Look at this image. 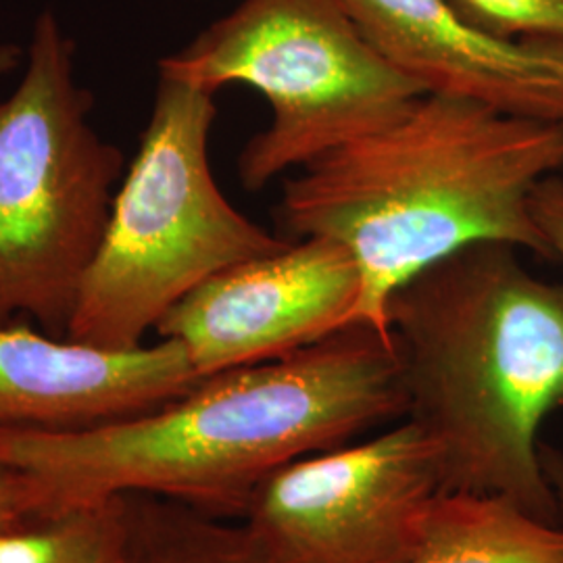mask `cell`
Masks as SVG:
<instances>
[{
  "label": "cell",
  "mask_w": 563,
  "mask_h": 563,
  "mask_svg": "<svg viewBox=\"0 0 563 563\" xmlns=\"http://www.w3.org/2000/svg\"><path fill=\"white\" fill-rule=\"evenodd\" d=\"M159 76L209 92L244 84L269 102V125L239 157L251 192L397 120L426 95L384 59L342 0H241L159 60Z\"/></svg>",
  "instance_id": "8992f818"
},
{
  "label": "cell",
  "mask_w": 563,
  "mask_h": 563,
  "mask_svg": "<svg viewBox=\"0 0 563 563\" xmlns=\"http://www.w3.org/2000/svg\"><path fill=\"white\" fill-rule=\"evenodd\" d=\"M121 499L120 563H282L242 520L144 493Z\"/></svg>",
  "instance_id": "7c38bea8"
},
{
  "label": "cell",
  "mask_w": 563,
  "mask_h": 563,
  "mask_svg": "<svg viewBox=\"0 0 563 563\" xmlns=\"http://www.w3.org/2000/svg\"><path fill=\"white\" fill-rule=\"evenodd\" d=\"M76 44L46 9L15 90L0 99V325L67 339L115 199L123 153L92 123Z\"/></svg>",
  "instance_id": "5b68a950"
},
{
  "label": "cell",
  "mask_w": 563,
  "mask_h": 563,
  "mask_svg": "<svg viewBox=\"0 0 563 563\" xmlns=\"http://www.w3.org/2000/svg\"><path fill=\"white\" fill-rule=\"evenodd\" d=\"M472 23L504 38L562 42L563 0H451Z\"/></svg>",
  "instance_id": "5bb4252c"
},
{
  "label": "cell",
  "mask_w": 563,
  "mask_h": 563,
  "mask_svg": "<svg viewBox=\"0 0 563 563\" xmlns=\"http://www.w3.org/2000/svg\"><path fill=\"white\" fill-rule=\"evenodd\" d=\"M516 246L481 242L432 263L388 302L407 418L439 446L443 490L497 495L562 522L541 430L563 407V284Z\"/></svg>",
  "instance_id": "3957f363"
},
{
  "label": "cell",
  "mask_w": 563,
  "mask_h": 563,
  "mask_svg": "<svg viewBox=\"0 0 563 563\" xmlns=\"http://www.w3.org/2000/svg\"><path fill=\"white\" fill-rule=\"evenodd\" d=\"M199 380L184 346L169 339L102 349L0 325V432L118 422L178 399Z\"/></svg>",
  "instance_id": "30bf717a"
},
{
  "label": "cell",
  "mask_w": 563,
  "mask_h": 563,
  "mask_svg": "<svg viewBox=\"0 0 563 563\" xmlns=\"http://www.w3.org/2000/svg\"><path fill=\"white\" fill-rule=\"evenodd\" d=\"M441 490L439 446L402 418L286 463L255 490L241 520L282 563H405Z\"/></svg>",
  "instance_id": "52a82bcc"
},
{
  "label": "cell",
  "mask_w": 563,
  "mask_h": 563,
  "mask_svg": "<svg viewBox=\"0 0 563 563\" xmlns=\"http://www.w3.org/2000/svg\"><path fill=\"white\" fill-rule=\"evenodd\" d=\"M363 34L426 92L563 125L562 42L504 38L451 0H342Z\"/></svg>",
  "instance_id": "9c48e42d"
},
{
  "label": "cell",
  "mask_w": 563,
  "mask_h": 563,
  "mask_svg": "<svg viewBox=\"0 0 563 563\" xmlns=\"http://www.w3.org/2000/svg\"><path fill=\"white\" fill-rule=\"evenodd\" d=\"M23 57V51L15 44H0V78L11 74L13 69H18L21 65Z\"/></svg>",
  "instance_id": "ac0fdd59"
},
{
  "label": "cell",
  "mask_w": 563,
  "mask_h": 563,
  "mask_svg": "<svg viewBox=\"0 0 563 563\" xmlns=\"http://www.w3.org/2000/svg\"><path fill=\"white\" fill-rule=\"evenodd\" d=\"M362 274L330 239H299L202 282L157 325L205 378L280 360L353 323Z\"/></svg>",
  "instance_id": "ba28073f"
},
{
  "label": "cell",
  "mask_w": 563,
  "mask_h": 563,
  "mask_svg": "<svg viewBox=\"0 0 563 563\" xmlns=\"http://www.w3.org/2000/svg\"><path fill=\"white\" fill-rule=\"evenodd\" d=\"M393 334L351 323L280 360L205 376L178 399L84 430L0 432V462L34 484L44 516L144 493L241 520L286 463L407 418Z\"/></svg>",
  "instance_id": "6da1fadb"
},
{
  "label": "cell",
  "mask_w": 563,
  "mask_h": 563,
  "mask_svg": "<svg viewBox=\"0 0 563 563\" xmlns=\"http://www.w3.org/2000/svg\"><path fill=\"white\" fill-rule=\"evenodd\" d=\"M530 213L537 223L551 260L563 263V178L562 174L539 181L530 197Z\"/></svg>",
  "instance_id": "2e32d148"
},
{
  "label": "cell",
  "mask_w": 563,
  "mask_h": 563,
  "mask_svg": "<svg viewBox=\"0 0 563 563\" xmlns=\"http://www.w3.org/2000/svg\"><path fill=\"white\" fill-rule=\"evenodd\" d=\"M562 172V123L426 92L397 120L297 169L276 216L297 241L320 236L353 253V323L390 334L393 295L460 249L501 242L551 260L530 197Z\"/></svg>",
  "instance_id": "7a4b0ae2"
},
{
  "label": "cell",
  "mask_w": 563,
  "mask_h": 563,
  "mask_svg": "<svg viewBox=\"0 0 563 563\" xmlns=\"http://www.w3.org/2000/svg\"><path fill=\"white\" fill-rule=\"evenodd\" d=\"M216 92L159 76L141 148L111 205L67 339L134 349L202 282L290 241L223 197L209 163Z\"/></svg>",
  "instance_id": "277c9868"
},
{
  "label": "cell",
  "mask_w": 563,
  "mask_h": 563,
  "mask_svg": "<svg viewBox=\"0 0 563 563\" xmlns=\"http://www.w3.org/2000/svg\"><path fill=\"white\" fill-rule=\"evenodd\" d=\"M541 460H543L547 478H549L551 488L555 493L558 507H560V518H562L563 523V451L558 449V446L543 443V446H541Z\"/></svg>",
  "instance_id": "e0dca14e"
},
{
  "label": "cell",
  "mask_w": 563,
  "mask_h": 563,
  "mask_svg": "<svg viewBox=\"0 0 563 563\" xmlns=\"http://www.w3.org/2000/svg\"><path fill=\"white\" fill-rule=\"evenodd\" d=\"M44 516L36 490L20 467L0 462V532Z\"/></svg>",
  "instance_id": "9a60e30c"
},
{
  "label": "cell",
  "mask_w": 563,
  "mask_h": 563,
  "mask_svg": "<svg viewBox=\"0 0 563 563\" xmlns=\"http://www.w3.org/2000/svg\"><path fill=\"white\" fill-rule=\"evenodd\" d=\"M121 495L57 509L0 532V563H120Z\"/></svg>",
  "instance_id": "4fadbf2b"
},
{
  "label": "cell",
  "mask_w": 563,
  "mask_h": 563,
  "mask_svg": "<svg viewBox=\"0 0 563 563\" xmlns=\"http://www.w3.org/2000/svg\"><path fill=\"white\" fill-rule=\"evenodd\" d=\"M405 563H563V523L497 495L441 490Z\"/></svg>",
  "instance_id": "8fae6325"
}]
</instances>
